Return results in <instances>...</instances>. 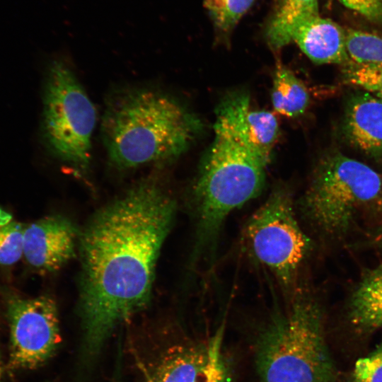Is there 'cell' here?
<instances>
[{"instance_id":"cell-1","label":"cell","mask_w":382,"mask_h":382,"mask_svg":"<svg viewBox=\"0 0 382 382\" xmlns=\"http://www.w3.org/2000/svg\"><path fill=\"white\" fill-rule=\"evenodd\" d=\"M175 209L158 180L144 178L100 208L80 233L79 311L88 356L148 304Z\"/></svg>"},{"instance_id":"cell-2","label":"cell","mask_w":382,"mask_h":382,"mask_svg":"<svg viewBox=\"0 0 382 382\" xmlns=\"http://www.w3.org/2000/svg\"><path fill=\"white\" fill-rule=\"evenodd\" d=\"M198 127L194 116L168 94L129 88L108 100L101 134L110 164L127 170L173 161L188 148Z\"/></svg>"},{"instance_id":"cell-3","label":"cell","mask_w":382,"mask_h":382,"mask_svg":"<svg viewBox=\"0 0 382 382\" xmlns=\"http://www.w3.org/2000/svg\"><path fill=\"white\" fill-rule=\"evenodd\" d=\"M214 130L192 188L195 257L213 245L227 216L258 196L265 182L267 165L226 132Z\"/></svg>"},{"instance_id":"cell-4","label":"cell","mask_w":382,"mask_h":382,"mask_svg":"<svg viewBox=\"0 0 382 382\" xmlns=\"http://www.w3.org/2000/svg\"><path fill=\"white\" fill-rule=\"evenodd\" d=\"M256 366L262 382H335L318 304L306 295L269 323L260 335Z\"/></svg>"},{"instance_id":"cell-5","label":"cell","mask_w":382,"mask_h":382,"mask_svg":"<svg viewBox=\"0 0 382 382\" xmlns=\"http://www.w3.org/2000/svg\"><path fill=\"white\" fill-rule=\"evenodd\" d=\"M42 134L49 151L77 171L91 161L96 108L76 74L62 59L52 61L46 73L42 98Z\"/></svg>"},{"instance_id":"cell-6","label":"cell","mask_w":382,"mask_h":382,"mask_svg":"<svg viewBox=\"0 0 382 382\" xmlns=\"http://www.w3.org/2000/svg\"><path fill=\"white\" fill-rule=\"evenodd\" d=\"M382 177L369 166L340 153L326 156L305 193L302 207L324 233L340 235L361 207L378 197Z\"/></svg>"},{"instance_id":"cell-7","label":"cell","mask_w":382,"mask_h":382,"mask_svg":"<svg viewBox=\"0 0 382 382\" xmlns=\"http://www.w3.org/2000/svg\"><path fill=\"white\" fill-rule=\"evenodd\" d=\"M294 212L291 195L279 187L252 214L244 230L252 255L289 291L310 249Z\"/></svg>"},{"instance_id":"cell-8","label":"cell","mask_w":382,"mask_h":382,"mask_svg":"<svg viewBox=\"0 0 382 382\" xmlns=\"http://www.w3.org/2000/svg\"><path fill=\"white\" fill-rule=\"evenodd\" d=\"M7 316L10 369H35L53 356L60 333L57 307L52 298L13 296L7 302Z\"/></svg>"},{"instance_id":"cell-9","label":"cell","mask_w":382,"mask_h":382,"mask_svg":"<svg viewBox=\"0 0 382 382\" xmlns=\"http://www.w3.org/2000/svg\"><path fill=\"white\" fill-rule=\"evenodd\" d=\"M214 128L220 129L267 166L279 135L275 115L255 108L246 93L229 95L218 106Z\"/></svg>"},{"instance_id":"cell-10","label":"cell","mask_w":382,"mask_h":382,"mask_svg":"<svg viewBox=\"0 0 382 382\" xmlns=\"http://www.w3.org/2000/svg\"><path fill=\"white\" fill-rule=\"evenodd\" d=\"M80 233L68 219L49 216L25 226L23 256L33 267L54 272L75 256Z\"/></svg>"},{"instance_id":"cell-11","label":"cell","mask_w":382,"mask_h":382,"mask_svg":"<svg viewBox=\"0 0 382 382\" xmlns=\"http://www.w3.org/2000/svg\"><path fill=\"white\" fill-rule=\"evenodd\" d=\"M343 132L354 146L382 157V98L368 92L352 96L346 105Z\"/></svg>"},{"instance_id":"cell-12","label":"cell","mask_w":382,"mask_h":382,"mask_svg":"<svg viewBox=\"0 0 382 382\" xmlns=\"http://www.w3.org/2000/svg\"><path fill=\"white\" fill-rule=\"evenodd\" d=\"M291 42H295L316 64L342 66L349 62L345 49V29L319 15L302 22L292 33Z\"/></svg>"},{"instance_id":"cell-13","label":"cell","mask_w":382,"mask_h":382,"mask_svg":"<svg viewBox=\"0 0 382 382\" xmlns=\"http://www.w3.org/2000/svg\"><path fill=\"white\" fill-rule=\"evenodd\" d=\"M348 319L360 332L382 328V265L366 270L352 292Z\"/></svg>"},{"instance_id":"cell-14","label":"cell","mask_w":382,"mask_h":382,"mask_svg":"<svg viewBox=\"0 0 382 382\" xmlns=\"http://www.w3.org/2000/svg\"><path fill=\"white\" fill-rule=\"evenodd\" d=\"M271 101L275 112L290 118L303 114L310 101L305 84L281 61L274 70Z\"/></svg>"},{"instance_id":"cell-15","label":"cell","mask_w":382,"mask_h":382,"mask_svg":"<svg viewBox=\"0 0 382 382\" xmlns=\"http://www.w3.org/2000/svg\"><path fill=\"white\" fill-rule=\"evenodd\" d=\"M319 15L318 0H282L265 32L274 50L289 45L295 29L304 21Z\"/></svg>"},{"instance_id":"cell-16","label":"cell","mask_w":382,"mask_h":382,"mask_svg":"<svg viewBox=\"0 0 382 382\" xmlns=\"http://www.w3.org/2000/svg\"><path fill=\"white\" fill-rule=\"evenodd\" d=\"M206 348L178 347L158 369L152 382H195L204 364Z\"/></svg>"},{"instance_id":"cell-17","label":"cell","mask_w":382,"mask_h":382,"mask_svg":"<svg viewBox=\"0 0 382 382\" xmlns=\"http://www.w3.org/2000/svg\"><path fill=\"white\" fill-rule=\"evenodd\" d=\"M345 31V49L350 62L382 64V37L352 28Z\"/></svg>"},{"instance_id":"cell-18","label":"cell","mask_w":382,"mask_h":382,"mask_svg":"<svg viewBox=\"0 0 382 382\" xmlns=\"http://www.w3.org/2000/svg\"><path fill=\"white\" fill-rule=\"evenodd\" d=\"M25 227L0 208V264L10 265L23 255Z\"/></svg>"},{"instance_id":"cell-19","label":"cell","mask_w":382,"mask_h":382,"mask_svg":"<svg viewBox=\"0 0 382 382\" xmlns=\"http://www.w3.org/2000/svg\"><path fill=\"white\" fill-rule=\"evenodd\" d=\"M255 0H204L215 27L223 33L232 30L242 16L250 8Z\"/></svg>"},{"instance_id":"cell-20","label":"cell","mask_w":382,"mask_h":382,"mask_svg":"<svg viewBox=\"0 0 382 382\" xmlns=\"http://www.w3.org/2000/svg\"><path fill=\"white\" fill-rule=\"evenodd\" d=\"M342 74L346 83L382 98V64H358L349 62L342 65Z\"/></svg>"},{"instance_id":"cell-21","label":"cell","mask_w":382,"mask_h":382,"mask_svg":"<svg viewBox=\"0 0 382 382\" xmlns=\"http://www.w3.org/2000/svg\"><path fill=\"white\" fill-rule=\"evenodd\" d=\"M224 326L211 338L206 347L204 364L195 382H226V371L221 354Z\"/></svg>"},{"instance_id":"cell-22","label":"cell","mask_w":382,"mask_h":382,"mask_svg":"<svg viewBox=\"0 0 382 382\" xmlns=\"http://www.w3.org/2000/svg\"><path fill=\"white\" fill-rule=\"evenodd\" d=\"M353 381L382 382V342L369 354L356 361Z\"/></svg>"},{"instance_id":"cell-23","label":"cell","mask_w":382,"mask_h":382,"mask_svg":"<svg viewBox=\"0 0 382 382\" xmlns=\"http://www.w3.org/2000/svg\"><path fill=\"white\" fill-rule=\"evenodd\" d=\"M345 7L368 20L382 23V0H338Z\"/></svg>"},{"instance_id":"cell-24","label":"cell","mask_w":382,"mask_h":382,"mask_svg":"<svg viewBox=\"0 0 382 382\" xmlns=\"http://www.w3.org/2000/svg\"><path fill=\"white\" fill-rule=\"evenodd\" d=\"M1 380V363H0V382Z\"/></svg>"}]
</instances>
